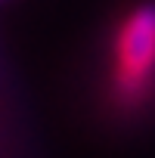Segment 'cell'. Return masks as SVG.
Instances as JSON below:
<instances>
[{"mask_svg": "<svg viewBox=\"0 0 155 158\" xmlns=\"http://www.w3.org/2000/svg\"><path fill=\"white\" fill-rule=\"evenodd\" d=\"M93 109L115 130H136L155 118V0L121 6L99 40Z\"/></svg>", "mask_w": 155, "mask_h": 158, "instance_id": "1", "label": "cell"}]
</instances>
